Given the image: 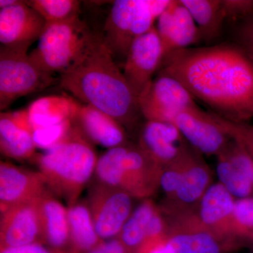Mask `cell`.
<instances>
[{"instance_id":"cell-16","label":"cell","mask_w":253,"mask_h":253,"mask_svg":"<svg viewBox=\"0 0 253 253\" xmlns=\"http://www.w3.org/2000/svg\"><path fill=\"white\" fill-rule=\"evenodd\" d=\"M219 182L236 199L253 197V163L247 150L235 139L217 156Z\"/></svg>"},{"instance_id":"cell-7","label":"cell","mask_w":253,"mask_h":253,"mask_svg":"<svg viewBox=\"0 0 253 253\" xmlns=\"http://www.w3.org/2000/svg\"><path fill=\"white\" fill-rule=\"evenodd\" d=\"M59 82L33 62L27 51L0 48V110L5 111L16 100L44 90Z\"/></svg>"},{"instance_id":"cell-23","label":"cell","mask_w":253,"mask_h":253,"mask_svg":"<svg viewBox=\"0 0 253 253\" xmlns=\"http://www.w3.org/2000/svg\"><path fill=\"white\" fill-rule=\"evenodd\" d=\"M40 209L44 244L51 249L69 253L68 208L49 190L40 200Z\"/></svg>"},{"instance_id":"cell-33","label":"cell","mask_w":253,"mask_h":253,"mask_svg":"<svg viewBox=\"0 0 253 253\" xmlns=\"http://www.w3.org/2000/svg\"><path fill=\"white\" fill-rule=\"evenodd\" d=\"M226 21L238 23L253 14V0H221Z\"/></svg>"},{"instance_id":"cell-4","label":"cell","mask_w":253,"mask_h":253,"mask_svg":"<svg viewBox=\"0 0 253 253\" xmlns=\"http://www.w3.org/2000/svg\"><path fill=\"white\" fill-rule=\"evenodd\" d=\"M163 168L138 144L126 142L108 149L98 158L97 183L123 190L134 199H148L160 189Z\"/></svg>"},{"instance_id":"cell-13","label":"cell","mask_w":253,"mask_h":253,"mask_svg":"<svg viewBox=\"0 0 253 253\" xmlns=\"http://www.w3.org/2000/svg\"><path fill=\"white\" fill-rule=\"evenodd\" d=\"M173 125L190 146L201 154L217 156L231 140L212 113L201 108L179 113Z\"/></svg>"},{"instance_id":"cell-30","label":"cell","mask_w":253,"mask_h":253,"mask_svg":"<svg viewBox=\"0 0 253 253\" xmlns=\"http://www.w3.org/2000/svg\"><path fill=\"white\" fill-rule=\"evenodd\" d=\"M74 126L73 121L60 123L33 131V139L37 148L48 150L54 147L66 137Z\"/></svg>"},{"instance_id":"cell-10","label":"cell","mask_w":253,"mask_h":253,"mask_svg":"<svg viewBox=\"0 0 253 253\" xmlns=\"http://www.w3.org/2000/svg\"><path fill=\"white\" fill-rule=\"evenodd\" d=\"M134 198L123 190L96 183L91 188L86 203L95 229L103 241L117 238L130 217Z\"/></svg>"},{"instance_id":"cell-9","label":"cell","mask_w":253,"mask_h":253,"mask_svg":"<svg viewBox=\"0 0 253 253\" xmlns=\"http://www.w3.org/2000/svg\"><path fill=\"white\" fill-rule=\"evenodd\" d=\"M139 104L146 121L171 124L179 113L200 108L180 82L161 73L141 93Z\"/></svg>"},{"instance_id":"cell-18","label":"cell","mask_w":253,"mask_h":253,"mask_svg":"<svg viewBox=\"0 0 253 253\" xmlns=\"http://www.w3.org/2000/svg\"><path fill=\"white\" fill-rule=\"evenodd\" d=\"M156 28L164 57L178 50L191 47L201 40L197 25L180 0H171L158 18Z\"/></svg>"},{"instance_id":"cell-20","label":"cell","mask_w":253,"mask_h":253,"mask_svg":"<svg viewBox=\"0 0 253 253\" xmlns=\"http://www.w3.org/2000/svg\"><path fill=\"white\" fill-rule=\"evenodd\" d=\"M138 145L163 168L175 161L189 146L174 125L149 121L141 127Z\"/></svg>"},{"instance_id":"cell-27","label":"cell","mask_w":253,"mask_h":253,"mask_svg":"<svg viewBox=\"0 0 253 253\" xmlns=\"http://www.w3.org/2000/svg\"><path fill=\"white\" fill-rule=\"evenodd\" d=\"M158 209L153 200H143L126 220L117 238L129 253H137L141 249L150 221Z\"/></svg>"},{"instance_id":"cell-36","label":"cell","mask_w":253,"mask_h":253,"mask_svg":"<svg viewBox=\"0 0 253 253\" xmlns=\"http://www.w3.org/2000/svg\"><path fill=\"white\" fill-rule=\"evenodd\" d=\"M21 0H1L0 1V9L11 7L19 3Z\"/></svg>"},{"instance_id":"cell-6","label":"cell","mask_w":253,"mask_h":253,"mask_svg":"<svg viewBox=\"0 0 253 253\" xmlns=\"http://www.w3.org/2000/svg\"><path fill=\"white\" fill-rule=\"evenodd\" d=\"M171 0H116L106 17L102 36L105 45L121 68L131 44L154 27Z\"/></svg>"},{"instance_id":"cell-24","label":"cell","mask_w":253,"mask_h":253,"mask_svg":"<svg viewBox=\"0 0 253 253\" xmlns=\"http://www.w3.org/2000/svg\"><path fill=\"white\" fill-rule=\"evenodd\" d=\"M81 103L66 96L51 95L39 98L27 108L33 131L74 121Z\"/></svg>"},{"instance_id":"cell-15","label":"cell","mask_w":253,"mask_h":253,"mask_svg":"<svg viewBox=\"0 0 253 253\" xmlns=\"http://www.w3.org/2000/svg\"><path fill=\"white\" fill-rule=\"evenodd\" d=\"M200 154L192 146L190 147L180 185L172 199L164 200L159 206L162 212L196 211L203 196L212 185V171Z\"/></svg>"},{"instance_id":"cell-32","label":"cell","mask_w":253,"mask_h":253,"mask_svg":"<svg viewBox=\"0 0 253 253\" xmlns=\"http://www.w3.org/2000/svg\"><path fill=\"white\" fill-rule=\"evenodd\" d=\"M234 43L253 60V14L236 23Z\"/></svg>"},{"instance_id":"cell-35","label":"cell","mask_w":253,"mask_h":253,"mask_svg":"<svg viewBox=\"0 0 253 253\" xmlns=\"http://www.w3.org/2000/svg\"><path fill=\"white\" fill-rule=\"evenodd\" d=\"M86 253H129L118 238L105 241L97 248Z\"/></svg>"},{"instance_id":"cell-25","label":"cell","mask_w":253,"mask_h":253,"mask_svg":"<svg viewBox=\"0 0 253 253\" xmlns=\"http://www.w3.org/2000/svg\"><path fill=\"white\" fill-rule=\"evenodd\" d=\"M70 253H86L104 242L95 229L86 201H78L68 207Z\"/></svg>"},{"instance_id":"cell-29","label":"cell","mask_w":253,"mask_h":253,"mask_svg":"<svg viewBox=\"0 0 253 253\" xmlns=\"http://www.w3.org/2000/svg\"><path fill=\"white\" fill-rule=\"evenodd\" d=\"M234 231L244 244L253 243V197L236 199Z\"/></svg>"},{"instance_id":"cell-3","label":"cell","mask_w":253,"mask_h":253,"mask_svg":"<svg viewBox=\"0 0 253 253\" xmlns=\"http://www.w3.org/2000/svg\"><path fill=\"white\" fill-rule=\"evenodd\" d=\"M98 158L92 144L74 123L64 139L35 156V161L48 189L71 207L94 174Z\"/></svg>"},{"instance_id":"cell-17","label":"cell","mask_w":253,"mask_h":253,"mask_svg":"<svg viewBox=\"0 0 253 253\" xmlns=\"http://www.w3.org/2000/svg\"><path fill=\"white\" fill-rule=\"evenodd\" d=\"M40 172L18 167L10 162L0 163V211L40 199L49 191Z\"/></svg>"},{"instance_id":"cell-5","label":"cell","mask_w":253,"mask_h":253,"mask_svg":"<svg viewBox=\"0 0 253 253\" xmlns=\"http://www.w3.org/2000/svg\"><path fill=\"white\" fill-rule=\"evenodd\" d=\"M101 35H96L80 16L61 22L46 24L30 54L44 72L61 76L69 72L86 57Z\"/></svg>"},{"instance_id":"cell-19","label":"cell","mask_w":253,"mask_h":253,"mask_svg":"<svg viewBox=\"0 0 253 253\" xmlns=\"http://www.w3.org/2000/svg\"><path fill=\"white\" fill-rule=\"evenodd\" d=\"M236 199L220 183L210 186L196 209L201 224L206 229L226 239H238L234 231V212Z\"/></svg>"},{"instance_id":"cell-34","label":"cell","mask_w":253,"mask_h":253,"mask_svg":"<svg viewBox=\"0 0 253 253\" xmlns=\"http://www.w3.org/2000/svg\"><path fill=\"white\" fill-rule=\"evenodd\" d=\"M0 253H70L66 251L53 249L46 245L33 244L18 247L0 250Z\"/></svg>"},{"instance_id":"cell-31","label":"cell","mask_w":253,"mask_h":253,"mask_svg":"<svg viewBox=\"0 0 253 253\" xmlns=\"http://www.w3.org/2000/svg\"><path fill=\"white\" fill-rule=\"evenodd\" d=\"M212 114L231 138L239 141L247 150L253 163V126L250 123L231 122L214 113Z\"/></svg>"},{"instance_id":"cell-14","label":"cell","mask_w":253,"mask_h":253,"mask_svg":"<svg viewBox=\"0 0 253 253\" xmlns=\"http://www.w3.org/2000/svg\"><path fill=\"white\" fill-rule=\"evenodd\" d=\"M46 21L26 1L0 9L1 46L28 51L40 39L45 29Z\"/></svg>"},{"instance_id":"cell-12","label":"cell","mask_w":253,"mask_h":253,"mask_svg":"<svg viewBox=\"0 0 253 253\" xmlns=\"http://www.w3.org/2000/svg\"><path fill=\"white\" fill-rule=\"evenodd\" d=\"M41 199L13 206L1 212L0 250L33 244H44Z\"/></svg>"},{"instance_id":"cell-26","label":"cell","mask_w":253,"mask_h":253,"mask_svg":"<svg viewBox=\"0 0 253 253\" xmlns=\"http://www.w3.org/2000/svg\"><path fill=\"white\" fill-rule=\"evenodd\" d=\"M199 28L201 40L211 42L220 36L226 21L221 0H180Z\"/></svg>"},{"instance_id":"cell-22","label":"cell","mask_w":253,"mask_h":253,"mask_svg":"<svg viewBox=\"0 0 253 253\" xmlns=\"http://www.w3.org/2000/svg\"><path fill=\"white\" fill-rule=\"evenodd\" d=\"M73 122L91 144L109 149L127 142L126 128L90 105L81 103Z\"/></svg>"},{"instance_id":"cell-21","label":"cell","mask_w":253,"mask_h":253,"mask_svg":"<svg viewBox=\"0 0 253 253\" xmlns=\"http://www.w3.org/2000/svg\"><path fill=\"white\" fill-rule=\"evenodd\" d=\"M33 129L27 109L0 113V149L6 157L30 159L36 156Z\"/></svg>"},{"instance_id":"cell-1","label":"cell","mask_w":253,"mask_h":253,"mask_svg":"<svg viewBox=\"0 0 253 253\" xmlns=\"http://www.w3.org/2000/svg\"><path fill=\"white\" fill-rule=\"evenodd\" d=\"M158 73L175 78L226 121L253 119V60L236 43L174 51L164 57Z\"/></svg>"},{"instance_id":"cell-11","label":"cell","mask_w":253,"mask_h":253,"mask_svg":"<svg viewBox=\"0 0 253 253\" xmlns=\"http://www.w3.org/2000/svg\"><path fill=\"white\" fill-rule=\"evenodd\" d=\"M164 59L161 39L156 26L131 44L122 66L123 76L139 98L159 71Z\"/></svg>"},{"instance_id":"cell-37","label":"cell","mask_w":253,"mask_h":253,"mask_svg":"<svg viewBox=\"0 0 253 253\" xmlns=\"http://www.w3.org/2000/svg\"><path fill=\"white\" fill-rule=\"evenodd\" d=\"M150 253H170L169 250H168L167 246H166V242L164 244L160 246L157 249L154 250L152 252Z\"/></svg>"},{"instance_id":"cell-2","label":"cell","mask_w":253,"mask_h":253,"mask_svg":"<svg viewBox=\"0 0 253 253\" xmlns=\"http://www.w3.org/2000/svg\"><path fill=\"white\" fill-rule=\"evenodd\" d=\"M59 83L63 90L109 115L126 129H132L143 118L139 98L131 90L101 35L77 66L59 76Z\"/></svg>"},{"instance_id":"cell-28","label":"cell","mask_w":253,"mask_h":253,"mask_svg":"<svg viewBox=\"0 0 253 253\" xmlns=\"http://www.w3.org/2000/svg\"><path fill=\"white\" fill-rule=\"evenodd\" d=\"M26 2L46 24L66 21L81 14V1L78 0H27Z\"/></svg>"},{"instance_id":"cell-8","label":"cell","mask_w":253,"mask_h":253,"mask_svg":"<svg viewBox=\"0 0 253 253\" xmlns=\"http://www.w3.org/2000/svg\"><path fill=\"white\" fill-rule=\"evenodd\" d=\"M163 214L168 222L166 244L170 253H227L244 246L206 229L196 211Z\"/></svg>"}]
</instances>
